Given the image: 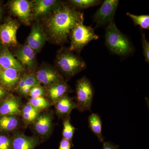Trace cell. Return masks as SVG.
Wrapping results in <instances>:
<instances>
[{"instance_id":"ba28073f","label":"cell","mask_w":149,"mask_h":149,"mask_svg":"<svg viewBox=\"0 0 149 149\" xmlns=\"http://www.w3.org/2000/svg\"><path fill=\"white\" fill-rule=\"evenodd\" d=\"M53 127V116L51 113L39 115L34 121V128L36 133L42 137L47 136Z\"/></svg>"},{"instance_id":"7402d4cb","label":"cell","mask_w":149,"mask_h":149,"mask_svg":"<svg viewBox=\"0 0 149 149\" xmlns=\"http://www.w3.org/2000/svg\"><path fill=\"white\" fill-rule=\"evenodd\" d=\"M40 110L31 105L29 103L22 108L21 113L23 119L27 123L34 122L39 115Z\"/></svg>"},{"instance_id":"83f0119b","label":"cell","mask_w":149,"mask_h":149,"mask_svg":"<svg viewBox=\"0 0 149 149\" xmlns=\"http://www.w3.org/2000/svg\"><path fill=\"white\" fill-rule=\"evenodd\" d=\"M24 77L26 86L32 88L35 86L40 85V82L34 74H27Z\"/></svg>"},{"instance_id":"d6986e66","label":"cell","mask_w":149,"mask_h":149,"mask_svg":"<svg viewBox=\"0 0 149 149\" xmlns=\"http://www.w3.org/2000/svg\"><path fill=\"white\" fill-rule=\"evenodd\" d=\"M68 90L69 88L67 85L61 81L50 85L48 90V94L52 102L55 103L59 99L66 95Z\"/></svg>"},{"instance_id":"4dcf8cb0","label":"cell","mask_w":149,"mask_h":149,"mask_svg":"<svg viewBox=\"0 0 149 149\" xmlns=\"http://www.w3.org/2000/svg\"><path fill=\"white\" fill-rule=\"evenodd\" d=\"M72 146V142L63 138L60 143L58 149H70Z\"/></svg>"},{"instance_id":"9c48e42d","label":"cell","mask_w":149,"mask_h":149,"mask_svg":"<svg viewBox=\"0 0 149 149\" xmlns=\"http://www.w3.org/2000/svg\"><path fill=\"white\" fill-rule=\"evenodd\" d=\"M40 143V140L36 136L22 133H17L12 138L13 149H35Z\"/></svg>"},{"instance_id":"e0dca14e","label":"cell","mask_w":149,"mask_h":149,"mask_svg":"<svg viewBox=\"0 0 149 149\" xmlns=\"http://www.w3.org/2000/svg\"><path fill=\"white\" fill-rule=\"evenodd\" d=\"M15 56L22 66L31 68L35 63V52L27 45L17 51Z\"/></svg>"},{"instance_id":"52a82bcc","label":"cell","mask_w":149,"mask_h":149,"mask_svg":"<svg viewBox=\"0 0 149 149\" xmlns=\"http://www.w3.org/2000/svg\"><path fill=\"white\" fill-rule=\"evenodd\" d=\"M18 24L14 20H9L0 27V40L4 45L15 46L17 45V32Z\"/></svg>"},{"instance_id":"ac0fdd59","label":"cell","mask_w":149,"mask_h":149,"mask_svg":"<svg viewBox=\"0 0 149 149\" xmlns=\"http://www.w3.org/2000/svg\"><path fill=\"white\" fill-rule=\"evenodd\" d=\"M0 67L3 69L13 68L19 71L23 70L22 65L7 49L3 50L0 53Z\"/></svg>"},{"instance_id":"836d02e7","label":"cell","mask_w":149,"mask_h":149,"mask_svg":"<svg viewBox=\"0 0 149 149\" xmlns=\"http://www.w3.org/2000/svg\"><path fill=\"white\" fill-rule=\"evenodd\" d=\"M31 88H30V87L25 86L24 88H23V89L21 90L20 92H21L22 93V94H24V95H27V94L29 95V91H30Z\"/></svg>"},{"instance_id":"5bb4252c","label":"cell","mask_w":149,"mask_h":149,"mask_svg":"<svg viewBox=\"0 0 149 149\" xmlns=\"http://www.w3.org/2000/svg\"><path fill=\"white\" fill-rule=\"evenodd\" d=\"M35 76L40 83L45 85H50L62 81L58 73L51 68L40 69L37 71Z\"/></svg>"},{"instance_id":"8992f818","label":"cell","mask_w":149,"mask_h":149,"mask_svg":"<svg viewBox=\"0 0 149 149\" xmlns=\"http://www.w3.org/2000/svg\"><path fill=\"white\" fill-rule=\"evenodd\" d=\"M118 0H105L93 16L97 27L103 26L113 21L118 6Z\"/></svg>"},{"instance_id":"5b68a950","label":"cell","mask_w":149,"mask_h":149,"mask_svg":"<svg viewBox=\"0 0 149 149\" xmlns=\"http://www.w3.org/2000/svg\"><path fill=\"white\" fill-rule=\"evenodd\" d=\"M58 65L62 71L67 75L72 76L86 68L85 61L72 53L70 51H65L58 56Z\"/></svg>"},{"instance_id":"f1b7e54d","label":"cell","mask_w":149,"mask_h":149,"mask_svg":"<svg viewBox=\"0 0 149 149\" xmlns=\"http://www.w3.org/2000/svg\"><path fill=\"white\" fill-rule=\"evenodd\" d=\"M142 48H143V53L145 61L147 63L149 62V42L146 38L144 33L142 34Z\"/></svg>"},{"instance_id":"7c38bea8","label":"cell","mask_w":149,"mask_h":149,"mask_svg":"<svg viewBox=\"0 0 149 149\" xmlns=\"http://www.w3.org/2000/svg\"><path fill=\"white\" fill-rule=\"evenodd\" d=\"M33 15L35 17L42 16L52 10H55L61 5L55 0H37L32 4Z\"/></svg>"},{"instance_id":"f546056e","label":"cell","mask_w":149,"mask_h":149,"mask_svg":"<svg viewBox=\"0 0 149 149\" xmlns=\"http://www.w3.org/2000/svg\"><path fill=\"white\" fill-rule=\"evenodd\" d=\"M44 93V91L43 88L40 85H38L31 88L29 95L31 97V98H36L43 97Z\"/></svg>"},{"instance_id":"9a60e30c","label":"cell","mask_w":149,"mask_h":149,"mask_svg":"<svg viewBox=\"0 0 149 149\" xmlns=\"http://www.w3.org/2000/svg\"><path fill=\"white\" fill-rule=\"evenodd\" d=\"M19 72L17 70L13 68L3 69L0 72L1 82L7 88H14L19 82Z\"/></svg>"},{"instance_id":"ffe728a7","label":"cell","mask_w":149,"mask_h":149,"mask_svg":"<svg viewBox=\"0 0 149 149\" xmlns=\"http://www.w3.org/2000/svg\"><path fill=\"white\" fill-rule=\"evenodd\" d=\"M89 127L92 132L100 142H104V138L102 133V120L97 113H92L88 118Z\"/></svg>"},{"instance_id":"cb8c5ba5","label":"cell","mask_w":149,"mask_h":149,"mask_svg":"<svg viewBox=\"0 0 149 149\" xmlns=\"http://www.w3.org/2000/svg\"><path fill=\"white\" fill-rule=\"evenodd\" d=\"M75 131V128L71 124L69 116L65 118L63 123L62 135L63 139L72 142V138Z\"/></svg>"},{"instance_id":"d6a6232c","label":"cell","mask_w":149,"mask_h":149,"mask_svg":"<svg viewBox=\"0 0 149 149\" xmlns=\"http://www.w3.org/2000/svg\"><path fill=\"white\" fill-rule=\"evenodd\" d=\"M26 86L25 85V81H24V77H22L21 80H19L18 83L17 89L18 91H21L23 88Z\"/></svg>"},{"instance_id":"4fadbf2b","label":"cell","mask_w":149,"mask_h":149,"mask_svg":"<svg viewBox=\"0 0 149 149\" xmlns=\"http://www.w3.org/2000/svg\"><path fill=\"white\" fill-rule=\"evenodd\" d=\"M19 102L13 96H10L3 101L0 104L1 116H16L21 113Z\"/></svg>"},{"instance_id":"7a4b0ae2","label":"cell","mask_w":149,"mask_h":149,"mask_svg":"<svg viewBox=\"0 0 149 149\" xmlns=\"http://www.w3.org/2000/svg\"><path fill=\"white\" fill-rule=\"evenodd\" d=\"M105 39L106 45L113 53L120 56L130 54L133 47L127 37L118 29L114 21L108 24Z\"/></svg>"},{"instance_id":"3957f363","label":"cell","mask_w":149,"mask_h":149,"mask_svg":"<svg viewBox=\"0 0 149 149\" xmlns=\"http://www.w3.org/2000/svg\"><path fill=\"white\" fill-rule=\"evenodd\" d=\"M83 21L77 24L70 32V52H80L88 43L99 39V36L95 33L93 27L84 25Z\"/></svg>"},{"instance_id":"277c9868","label":"cell","mask_w":149,"mask_h":149,"mask_svg":"<svg viewBox=\"0 0 149 149\" xmlns=\"http://www.w3.org/2000/svg\"><path fill=\"white\" fill-rule=\"evenodd\" d=\"M94 88L91 81L85 76L77 80L76 86V108L81 112L91 111L93 97Z\"/></svg>"},{"instance_id":"44dd1931","label":"cell","mask_w":149,"mask_h":149,"mask_svg":"<svg viewBox=\"0 0 149 149\" xmlns=\"http://www.w3.org/2000/svg\"><path fill=\"white\" fill-rule=\"evenodd\" d=\"M19 124L16 116L3 115L0 116V130L4 132H11L15 130Z\"/></svg>"},{"instance_id":"8fae6325","label":"cell","mask_w":149,"mask_h":149,"mask_svg":"<svg viewBox=\"0 0 149 149\" xmlns=\"http://www.w3.org/2000/svg\"><path fill=\"white\" fill-rule=\"evenodd\" d=\"M11 10L22 21L25 23L29 22L30 18L31 6L26 0H15L11 3Z\"/></svg>"},{"instance_id":"d4e9b609","label":"cell","mask_w":149,"mask_h":149,"mask_svg":"<svg viewBox=\"0 0 149 149\" xmlns=\"http://www.w3.org/2000/svg\"><path fill=\"white\" fill-rule=\"evenodd\" d=\"M70 2L75 7L81 9L95 6L101 3L100 1L97 0H72Z\"/></svg>"},{"instance_id":"30bf717a","label":"cell","mask_w":149,"mask_h":149,"mask_svg":"<svg viewBox=\"0 0 149 149\" xmlns=\"http://www.w3.org/2000/svg\"><path fill=\"white\" fill-rule=\"evenodd\" d=\"M46 36L42 29L38 24H35L27 38V45L33 51L39 50L42 47Z\"/></svg>"},{"instance_id":"6da1fadb","label":"cell","mask_w":149,"mask_h":149,"mask_svg":"<svg viewBox=\"0 0 149 149\" xmlns=\"http://www.w3.org/2000/svg\"><path fill=\"white\" fill-rule=\"evenodd\" d=\"M48 19V31L57 43L66 41L73 28L84 20L83 13L65 5H61L53 10Z\"/></svg>"},{"instance_id":"e575fe53","label":"cell","mask_w":149,"mask_h":149,"mask_svg":"<svg viewBox=\"0 0 149 149\" xmlns=\"http://www.w3.org/2000/svg\"><path fill=\"white\" fill-rule=\"evenodd\" d=\"M6 91L1 86H0V100L5 96Z\"/></svg>"},{"instance_id":"2e32d148","label":"cell","mask_w":149,"mask_h":149,"mask_svg":"<svg viewBox=\"0 0 149 149\" xmlns=\"http://www.w3.org/2000/svg\"><path fill=\"white\" fill-rule=\"evenodd\" d=\"M57 114L59 116H68L72 109L76 108V103L73 99L65 95L55 103Z\"/></svg>"},{"instance_id":"484cf974","label":"cell","mask_w":149,"mask_h":149,"mask_svg":"<svg viewBox=\"0 0 149 149\" xmlns=\"http://www.w3.org/2000/svg\"><path fill=\"white\" fill-rule=\"evenodd\" d=\"M28 103L40 111V109L47 108L50 105L49 101L43 97L36 98H31L29 100Z\"/></svg>"},{"instance_id":"603a6c76","label":"cell","mask_w":149,"mask_h":149,"mask_svg":"<svg viewBox=\"0 0 149 149\" xmlns=\"http://www.w3.org/2000/svg\"><path fill=\"white\" fill-rule=\"evenodd\" d=\"M127 16H129L133 20V23L136 25H139L144 29H149V15H136L130 13H126Z\"/></svg>"},{"instance_id":"4316f807","label":"cell","mask_w":149,"mask_h":149,"mask_svg":"<svg viewBox=\"0 0 149 149\" xmlns=\"http://www.w3.org/2000/svg\"><path fill=\"white\" fill-rule=\"evenodd\" d=\"M0 149H13L12 138L0 135Z\"/></svg>"},{"instance_id":"1f68e13d","label":"cell","mask_w":149,"mask_h":149,"mask_svg":"<svg viewBox=\"0 0 149 149\" xmlns=\"http://www.w3.org/2000/svg\"><path fill=\"white\" fill-rule=\"evenodd\" d=\"M102 149H118V146L110 142H104Z\"/></svg>"}]
</instances>
